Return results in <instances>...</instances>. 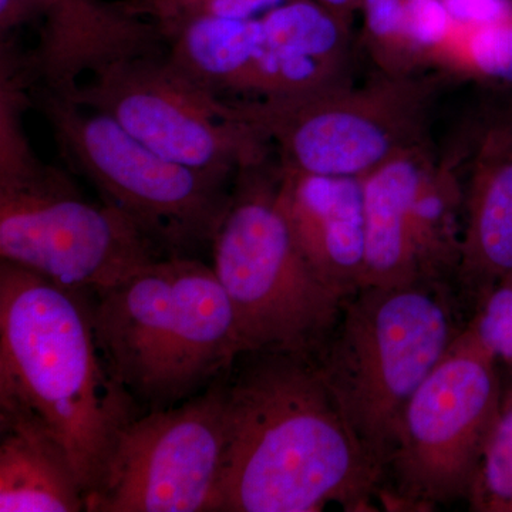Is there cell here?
<instances>
[{
  "instance_id": "1",
  "label": "cell",
  "mask_w": 512,
  "mask_h": 512,
  "mask_svg": "<svg viewBox=\"0 0 512 512\" xmlns=\"http://www.w3.org/2000/svg\"><path fill=\"white\" fill-rule=\"evenodd\" d=\"M225 377V446L214 511L370 510L383 483L315 356L242 353Z\"/></svg>"
},
{
  "instance_id": "2",
  "label": "cell",
  "mask_w": 512,
  "mask_h": 512,
  "mask_svg": "<svg viewBox=\"0 0 512 512\" xmlns=\"http://www.w3.org/2000/svg\"><path fill=\"white\" fill-rule=\"evenodd\" d=\"M0 399L45 421L86 498L141 410L101 353L89 295L8 261L0 262Z\"/></svg>"
},
{
  "instance_id": "3",
  "label": "cell",
  "mask_w": 512,
  "mask_h": 512,
  "mask_svg": "<svg viewBox=\"0 0 512 512\" xmlns=\"http://www.w3.org/2000/svg\"><path fill=\"white\" fill-rule=\"evenodd\" d=\"M87 295L110 372L148 412L207 389L242 355L231 302L200 259L165 256Z\"/></svg>"
},
{
  "instance_id": "4",
  "label": "cell",
  "mask_w": 512,
  "mask_h": 512,
  "mask_svg": "<svg viewBox=\"0 0 512 512\" xmlns=\"http://www.w3.org/2000/svg\"><path fill=\"white\" fill-rule=\"evenodd\" d=\"M463 308L450 282L363 286L343 299L315 353L343 416L383 474L407 403L466 329Z\"/></svg>"
},
{
  "instance_id": "5",
  "label": "cell",
  "mask_w": 512,
  "mask_h": 512,
  "mask_svg": "<svg viewBox=\"0 0 512 512\" xmlns=\"http://www.w3.org/2000/svg\"><path fill=\"white\" fill-rule=\"evenodd\" d=\"M28 103L0 94V258L92 293L165 258L127 215L87 200L69 174L37 158L22 126Z\"/></svg>"
},
{
  "instance_id": "6",
  "label": "cell",
  "mask_w": 512,
  "mask_h": 512,
  "mask_svg": "<svg viewBox=\"0 0 512 512\" xmlns=\"http://www.w3.org/2000/svg\"><path fill=\"white\" fill-rule=\"evenodd\" d=\"M274 156L241 168L212 239V269L227 293L242 353L315 356L343 298L303 256L282 207Z\"/></svg>"
},
{
  "instance_id": "7",
  "label": "cell",
  "mask_w": 512,
  "mask_h": 512,
  "mask_svg": "<svg viewBox=\"0 0 512 512\" xmlns=\"http://www.w3.org/2000/svg\"><path fill=\"white\" fill-rule=\"evenodd\" d=\"M64 160L100 200L127 215L165 256H192L211 245L234 178L168 160L101 111L43 86L28 90Z\"/></svg>"
},
{
  "instance_id": "8",
  "label": "cell",
  "mask_w": 512,
  "mask_h": 512,
  "mask_svg": "<svg viewBox=\"0 0 512 512\" xmlns=\"http://www.w3.org/2000/svg\"><path fill=\"white\" fill-rule=\"evenodd\" d=\"M453 72L392 76L286 103L239 109L289 173L366 178L406 151L433 141L440 97Z\"/></svg>"
},
{
  "instance_id": "9",
  "label": "cell",
  "mask_w": 512,
  "mask_h": 512,
  "mask_svg": "<svg viewBox=\"0 0 512 512\" xmlns=\"http://www.w3.org/2000/svg\"><path fill=\"white\" fill-rule=\"evenodd\" d=\"M503 397L500 362L467 325L404 409L379 493L389 507L467 500Z\"/></svg>"
},
{
  "instance_id": "10",
  "label": "cell",
  "mask_w": 512,
  "mask_h": 512,
  "mask_svg": "<svg viewBox=\"0 0 512 512\" xmlns=\"http://www.w3.org/2000/svg\"><path fill=\"white\" fill-rule=\"evenodd\" d=\"M56 93L107 114L144 146L195 170L234 178L241 168L272 156L244 111L175 66L164 39L93 67Z\"/></svg>"
},
{
  "instance_id": "11",
  "label": "cell",
  "mask_w": 512,
  "mask_h": 512,
  "mask_svg": "<svg viewBox=\"0 0 512 512\" xmlns=\"http://www.w3.org/2000/svg\"><path fill=\"white\" fill-rule=\"evenodd\" d=\"M225 377L183 403L131 421L100 487L86 498V511H214L225 446Z\"/></svg>"
},
{
  "instance_id": "12",
  "label": "cell",
  "mask_w": 512,
  "mask_h": 512,
  "mask_svg": "<svg viewBox=\"0 0 512 512\" xmlns=\"http://www.w3.org/2000/svg\"><path fill=\"white\" fill-rule=\"evenodd\" d=\"M363 188V286L421 281L456 285L461 256V192L436 141L406 151L377 168L363 178Z\"/></svg>"
},
{
  "instance_id": "13",
  "label": "cell",
  "mask_w": 512,
  "mask_h": 512,
  "mask_svg": "<svg viewBox=\"0 0 512 512\" xmlns=\"http://www.w3.org/2000/svg\"><path fill=\"white\" fill-rule=\"evenodd\" d=\"M440 151L461 192L457 291L474 309L512 275V90L481 86Z\"/></svg>"
},
{
  "instance_id": "14",
  "label": "cell",
  "mask_w": 512,
  "mask_h": 512,
  "mask_svg": "<svg viewBox=\"0 0 512 512\" xmlns=\"http://www.w3.org/2000/svg\"><path fill=\"white\" fill-rule=\"evenodd\" d=\"M261 20V46L232 106L286 103L355 83L350 19L315 0H286Z\"/></svg>"
},
{
  "instance_id": "15",
  "label": "cell",
  "mask_w": 512,
  "mask_h": 512,
  "mask_svg": "<svg viewBox=\"0 0 512 512\" xmlns=\"http://www.w3.org/2000/svg\"><path fill=\"white\" fill-rule=\"evenodd\" d=\"M279 192L296 242L319 278L343 299L363 288V178L289 173L281 168Z\"/></svg>"
},
{
  "instance_id": "16",
  "label": "cell",
  "mask_w": 512,
  "mask_h": 512,
  "mask_svg": "<svg viewBox=\"0 0 512 512\" xmlns=\"http://www.w3.org/2000/svg\"><path fill=\"white\" fill-rule=\"evenodd\" d=\"M84 510L82 484L56 434L28 407L0 399V511Z\"/></svg>"
},
{
  "instance_id": "17",
  "label": "cell",
  "mask_w": 512,
  "mask_h": 512,
  "mask_svg": "<svg viewBox=\"0 0 512 512\" xmlns=\"http://www.w3.org/2000/svg\"><path fill=\"white\" fill-rule=\"evenodd\" d=\"M363 46L376 72L448 70L454 26L443 0H363Z\"/></svg>"
},
{
  "instance_id": "18",
  "label": "cell",
  "mask_w": 512,
  "mask_h": 512,
  "mask_svg": "<svg viewBox=\"0 0 512 512\" xmlns=\"http://www.w3.org/2000/svg\"><path fill=\"white\" fill-rule=\"evenodd\" d=\"M178 69L232 106L261 46V18H194L158 29Z\"/></svg>"
},
{
  "instance_id": "19",
  "label": "cell",
  "mask_w": 512,
  "mask_h": 512,
  "mask_svg": "<svg viewBox=\"0 0 512 512\" xmlns=\"http://www.w3.org/2000/svg\"><path fill=\"white\" fill-rule=\"evenodd\" d=\"M450 70L488 89L512 90V19L454 36Z\"/></svg>"
},
{
  "instance_id": "20",
  "label": "cell",
  "mask_w": 512,
  "mask_h": 512,
  "mask_svg": "<svg viewBox=\"0 0 512 512\" xmlns=\"http://www.w3.org/2000/svg\"><path fill=\"white\" fill-rule=\"evenodd\" d=\"M467 501L471 511L512 512V389L504 392Z\"/></svg>"
},
{
  "instance_id": "21",
  "label": "cell",
  "mask_w": 512,
  "mask_h": 512,
  "mask_svg": "<svg viewBox=\"0 0 512 512\" xmlns=\"http://www.w3.org/2000/svg\"><path fill=\"white\" fill-rule=\"evenodd\" d=\"M286 0H123L134 15L156 23L158 29L194 18H261Z\"/></svg>"
},
{
  "instance_id": "22",
  "label": "cell",
  "mask_w": 512,
  "mask_h": 512,
  "mask_svg": "<svg viewBox=\"0 0 512 512\" xmlns=\"http://www.w3.org/2000/svg\"><path fill=\"white\" fill-rule=\"evenodd\" d=\"M467 325L498 362L512 365V275L485 293Z\"/></svg>"
},
{
  "instance_id": "23",
  "label": "cell",
  "mask_w": 512,
  "mask_h": 512,
  "mask_svg": "<svg viewBox=\"0 0 512 512\" xmlns=\"http://www.w3.org/2000/svg\"><path fill=\"white\" fill-rule=\"evenodd\" d=\"M456 35L512 19V0H443Z\"/></svg>"
},
{
  "instance_id": "24",
  "label": "cell",
  "mask_w": 512,
  "mask_h": 512,
  "mask_svg": "<svg viewBox=\"0 0 512 512\" xmlns=\"http://www.w3.org/2000/svg\"><path fill=\"white\" fill-rule=\"evenodd\" d=\"M53 0H0V36L12 35L29 25Z\"/></svg>"
},
{
  "instance_id": "25",
  "label": "cell",
  "mask_w": 512,
  "mask_h": 512,
  "mask_svg": "<svg viewBox=\"0 0 512 512\" xmlns=\"http://www.w3.org/2000/svg\"><path fill=\"white\" fill-rule=\"evenodd\" d=\"M332 12L338 13L343 18L350 19L356 9L362 8L363 0H315Z\"/></svg>"
}]
</instances>
